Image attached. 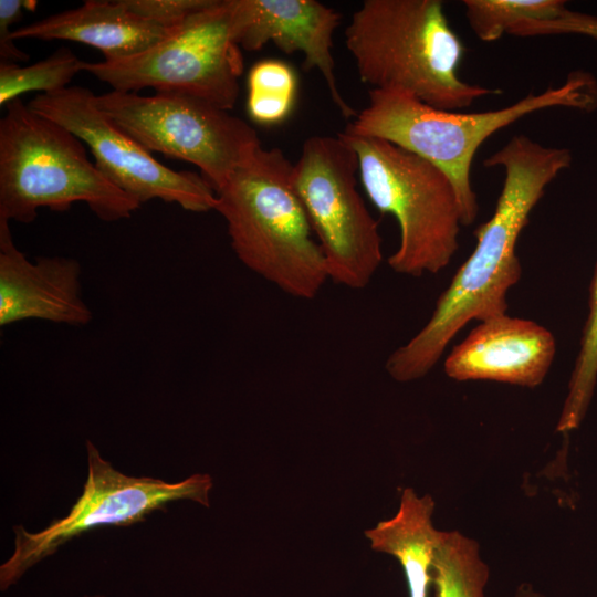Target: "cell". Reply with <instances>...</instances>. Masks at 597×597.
<instances>
[{
	"label": "cell",
	"mask_w": 597,
	"mask_h": 597,
	"mask_svg": "<svg viewBox=\"0 0 597 597\" xmlns=\"http://www.w3.org/2000/svg\"><path fill=\"white\" fill-rule=\"evenodd\" d=\"M85 597H104V596H101V595H94V596H85Z\"/></svg>",
	"instance_id": "484cf974"
},
{
	"label": "cell",
	"mask_w": 597,
	"mask_h": 597,
	"mask_svg": "<svg viewBox=\"0 0 597 597\" xmlns=\"http://www.w3.org/2000/svg\"><path fill=\"white\" fill-rule=\"evenodd\" d=\"M568 148L544 146L514 135L483 161L504 180L492 217L475 231L476 245L437 300L425 326L387 358L385 369L399 383L425 377L453 337L471 321L506 314L509 290L521 279L517 239L546 187L572 165Z\"/></svg>",
	"instance_id": "6da1fadb"
},
{
	"label": "cell",
	"mask_w": 597,
	"mask_h": 597,
	"mask_svg": "<svg viewBox=\"0 0 597 597\" xmlns=\"http://www.w3.org/2000/svg\"><path fill=\"white\" fill-rule=\"evenodd\" d=\"M434 501L406 488L397 513L365 531L374 551L394 556L406 577L409 597H429L434 548L439 538L432 523Z\"/></svg>",
	"instance_id": "2e32d148"
},
{
	"label": "cell",
	"mask_w": 597,
	"mask_h": 597,
	"mask_svg": "<svg viewBox=\"0 0 597 597\" xmlns=\"http://www.w3.org/2000/svg\"><path fill=\"white\" fill-rule=\"evenodd\" d=\"M34 0H0V57L1 62L17 63L29 61V55L21 51L10 39V27L19 22L25 10L36 8Z\"/></svg>",
	"instance_id": "cb8c5ba5"
},
{
	"label": "cell",
	"mask_w": 597,
	"mask_h": 597,
	"mask_svg": "<svg viewBox=\"0 0 597 597\" xmlns=\"http://www.w3.org/2000/svg\"><path fill=\"white\" fill-rule=\"evenodd\" d=\"M86 63L64 46L28 66L1 62L0 105L6 106L28 92L50 94L62 91L69 87L67 84L78 72L85 70Z\"/></svg>",
	"instance_id": "44dd1931"
},
{
	"label": "cell",
	"mask_w": 597,
	"mask_h": 597,
	"mask_svg": "<svg viewBox=\"0 0 597 597\" xmlns=\"http://www.w3.org/2000/svg\"><path fill=\"white\" fill-rule=\"evenodd\" d=\"M175 29L135 14L123 0H86L76 9L12 30L10 39L80 42L101 51L104 61H117L148 50Z\"/></svg>",
	"instance_id": "9a60e30c"
},
{
	"label": "cell",
	"mask_w": 597,
	"mask_h": 597,
	"mask_svg": "<svg viewBox=\"0 0 597 597\" xmlns=\"http://www.w3.org/2000/svg\"><path fill=\"white\" fill-rule=\"evenodd\" d=\"M97 107L148 151L197 166L213 191L262 147L255 129L202 98L175 92L112 90Z\"/></svg>",
	"instance_id": "ba28073f"
},
{
	"label": "cell",
	"mask_w": 597,
	"mask_h": 597,
	"mask_svg": "<svg viewBox=\"0 0 597 597\" xmlns=\"http://www.w3.org/2000/svg\"><path fill=\"white\" fill-rule=\"evenodd\" d=\"M472 32L483 42L498 41L520 23L556 18L566 8L564 0H463Z\"/></svg>",
	"instance_id": "ffe728a7"
},
{
	"label": "cell",
	"mask_w": 597,
	"mask_h": 597,
	"mask_svg": "<svg viewBox=\"0 0 597 597\" xmlns=\"http://www.w3.org/2000/svg\"><path fill=\"white\" fill-rule=\"evenodd\" d=\"M341 14L316 0H232V34L245 51L273 42L286 54L301 52L303 67L323 76L332 102L345 118L357 113L342 96L332 55Z\"/></svg>",
	"instance_id": "7c38bea8"
},
{
	"label": "cell",
	"mask_w": 597,
	"mask_h": 597,
	"mask_svg": "<svg viewBox=\"0 0 597 597\" xmlns=\"http://www.w3.org/2000/svg\"><path fill=\"white\" fill-rule=\"evenodd\" d=\"M243 65L232 34V0H211L148 50L86 63L84 71L116 91L182 93L230 111L239 96Z\"/></svg>",
	"instance_id": "9c48e42d"
},
{
	"label": "cell",
	"mask_w": 597,
	"mask_h": 597,
	"mask_svg": "<svg viewBox=\"0 0 597 597\" xmlns=\"http://www.w3.org/2000/svg\"><path fill=\"white\" fill-rule=\"evenodd\" d=\"M345 42L360 81L371 88H400L446 111L501 93L460 77L465 48L440 0H365Z\"/></svg>",
	"instance_id": "3957f363"
},
{
	"label": "cell",
	"mask_w": 597,
	"mask_h": 597,
	"mask_svg": "<svg viewBox=\"0 0 597 597\" xmlns=\"http://www.w3.org/2000/svg\"><path fill=\"white\" fill-rule=\"evenodd\" d=\"M597 381V264L589 289L588 315L579 352L568 384V392L557 423L558 432L579 427L591 401Z\"/></svg>",
	"instance_id": "d6986e66"
},
{
	"label": "cell",
	"mask_w": 597,
	"mask_h": 597,
	"mask_svg": "<svg viewBox=\"0 0 597 597\" xmlns=\"http://www.w3.org/2000/svg\"><path fill=\"white\" fill-rule=\"evenodd\" d=\"M552 107L595 111L597 80L588 72L574 71L556 87L530 92L499 109L474 113L439 109L400 88H370L367 106L343 133L386 139L438 166L452 181L462 224L469 226L479 212L471 166L481 145L524 116Z\"/></svg>",
	"instance_id": "7a4b0ae2"
},
{
	"label": "cell",
	"mask_w": 597,
	"mask_h": 597,
	"mask_svg": "<svg viewBox=\"0 0 597 597\" xmlns=\"http://www.w3.org/2000/svg\"><path fill=\"white\" fill-rule=\"evenodd\" d=\"M81 265L67 256L29 260L0 218V326L27 320L84 326L93 312L82 296Z\"/></svg>",
	"instance_id": "4fadbf2b"
},
{
	"label": "cell",
	"mask_w": 597,
	"mask_h": 597,
	"mask_svg": "<svg viewBox=\"0 0 597 597\" xmlns=\"http://www.w3.org/2000/svg\"><path fill=\"white\" fill-rule=\"evenodd\" d=\"M489 574L474 540L440 531L431 570L434 597H484Z\"/></svg>",
	"instance_id": "e0dca14e"
},
{
	"label": "cell",
	"mask_w": 597,
	"mask_h": 597,
	"mask_svg": "<svg viewBox=\"0 0 597 597\" xmlns=\"http://www.w3.org/2000/svg\"><path fill=\"white\" fill-rule=\"evenodd\" d=\"M95 97L86 87L69 86L38 94L28 105L78 137L91 149L97 169L140 205L159 199L192 212L216 209V193L202 175L158 161L97 107Z\"/></svg>",
	"instance_id": "8fae6325"
},
{
	"label": "cell",
	"mask_w": 597,
	"mask_h": 597,
	"mask_svg": "<svg viewBox=\"0 0 597 597\" xmlns=\"http://www.w3.org/2000/svg\"><path fill=\"white\" fill-rule=\"evenodd\" d=\"M509 34L520 38L576 34L597 40V15L566 8L556 18L520 23Z\"/></svg>",
	"instance_id": "7402d4cb"
},
{
	"label": "cell",
	"mask_w": 597,
	"mask_h": 597,
	"mask_svg": "<svg viewBox=\"0 0 597 597\" xmlns=\"http://www.w3.org/2000/svg\"><path fill=\"white\" fill-rule=\"evenodd\" d=\"M279 148L261 147L214 191L240 262L284 293L313 300L328 280L323 251Z\"/></svg>",
	"instance_id": "277c9868"
},
{
	"label": "cell",
	"mask_w": 597,
	"mask_h": 597,
	"mask_svg": "<svg viewBox=\"0 0 597 597\" xmlns=\"http://www.w3.org/2000/svg\"><path fill=\"white\" fill-rule=\"evenodd\" d=\"M211 0H123L135 14L168 29H175Z\"/></svg>",
	"instance_id": "603a6c76"
},
{
	"label": "cell",
	"mask_w": 597,
	"mask_h": 597,
	"mask_svg": "<svg viewBox=\"0 0 597 597\" xmlns=\"http://www.w3.org/2000/svg\"><path fill=\"white\" fill-rule=\"evenodd\" d=\"M514 597H544L541 593L536 591L532 585L522 584L519 586Z\"/></svg>",
	"instance_id": "d4e9b609"
},
{
	"label": "cell",
	"mask_w": 597,
	"mask_h": 597,
	"mask_svg": "<svg viewBox=\"0 0 597 597\" xmlns=\"http://www.w3.org/2000/svg\"><path fill=\"white\" fill-rule=\"evenodd\" d=\"M556 341L544 326L506 314L480 322L444 360L451 379L492 380L535 388L545 379Z\"/></svg>",
	"instance_id": "5bb4252c"
},
{
	"label": "cell",
	"mask_w": 597,
	"mask_h": 597,
	"mask_svg": "<svg viewBox=\"0 0 597 597\" xmlns=\"http://www.w3.org/2000/svg\"><path fill=\"white\" fill-rule=\"evenodd\" d=\"M358 157L362 185L374 206L397 220L398 274L419 277L449 265L459 248L462 212L455 188L438 166L378 137L341 133Z\"/></svg>",
	"instance_id": "8992f818"
},
{
	"label": "cell",
	"mask_w": 597,
	"mask_h": 597,
	"mask_svg": "<svg viewBox=\"0 0 597 597\" xmlns=\"http://www.w3.org/2000/svg\"><path fill=\"white\" fill-rule=\"evenodd\" d=\"M247 83V109L253 122L271 126L289 117L298 86L291 65L277 59L261 60L251 66Z\"/></svg>",
	"instance_id": "ac0fdd59"
},
{
	"label": "cell",
	"mask_w": 597,
	"mask_h": 597,
	"mask_svg": "<svg viewBox=\"0 0 597 597\" xmlns=\"http://www.w3.org/2000/svg\"><path fill=\"white\" fill-rule=\"evenodd\" d=\"M88 472L83 492L62 519L52 521L39 532L15 526L14 551L0 566V589L14 585L28 569L53 555L69 541L101 526H127L166 505L190 500L209 506L212 480L193 474L179 482L149 476H130L102 458L97 448L86 441Z\"/></svg>",
	"instance_id": "30bf717a"
},
{
	"label": "cell",
	"mask_w": 597,
	"mask_h": 597,
	"mask_svg": "<svg viewBox=\"0 0 597 597\" xmlns=\"http://www.w3.org/2000/svg\"><path fill=\"white\" fill-rule=\"evenodd\" d=\"M75 202L107 222L142 206L97 169L72 132L20 98L9 102L0 119V218L31 223L41 208L66 211Z\"/></svg>",
	"instance_id": "5b68a950"
},
{
	"label": "cell",
	"mask_w": 597,
	"mask_h": 597,
	"mask_svg": "<svg viewBox=\"0 0 597 597\" xmlns=\"http://www.w3.org/2000/svg\"><path fill=\"white\" fill-rule=\"evenodd\" d=\"M357 154L342 134L307 138L291 171L328 280L352 290L365 289L383 262L378 222L357 190Z\"/></svg>",
	"instance_id": "52a82bcc"
}]
</instances>
